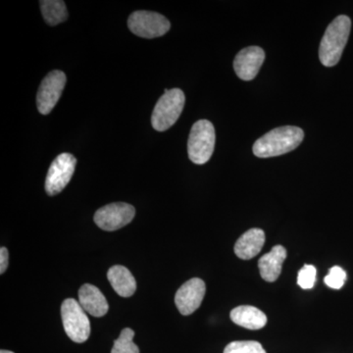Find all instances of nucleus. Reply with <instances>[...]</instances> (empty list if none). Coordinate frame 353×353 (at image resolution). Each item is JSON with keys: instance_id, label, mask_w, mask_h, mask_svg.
I'll use <instances>...</instances> for the list:
<instances>
[{"instance_id": "obj_1", "label": "nucleus", "mask_w": 353, "mask_h": 353, "mask_svg": "<svg viewBox=\"0 0 353 353\" xmlns=\"http://www.w3.org/2000/svg\"><path fill=\"white\" fill-rule=\"evenodd\" d=\"M303 139L304 132L301 128H276L255 141L253 153L259 158L280 157L299 148Z\"/></svg>"}, {"instance_id": "obj_2", "label": "nucleus", "mask_w": 353, "mask_h": 353, "mask_svg": "<svg viewBox=\"0 0 353 353\" xmlns=\"http://www.w3.org/2000/svg\"><path fill=\"white\" fill-rule=\"evenodd\" d=\"M352 20L347 15H340L332 21L323 36L319 48V59L326 67L339 63L348 41Z\"/></svg>"}, {"instance_id": "obj_3", "label": "nucleus", "mask_w": 353, "mask_h": 353, "mask_svg": "<svg viewBox=\"0 0 353 353\" xmlns=\"http://www.w3.org/2000/svg\"><path fill=\"white\" fill-rule=\"evenodd\" d=\"M185 102V94L180 88L165 90L164 94L158 99L152 112L153 129L158 132L170 129L182 114Z\"/></svg>"}, {"instance_id": "obj_4", "label": "nucleus", "mask_w": 353, "mask_h": 353, "mask_svg": "<svg viewBox=\"0 0 353 353\" xmlns=\"http://www.w3.org/2000/svg\"><path fill=\"white\" fill-rule=\"evenodd\" d=\"M215 129L208 120L194 123L188 141V153L190 161L202 165L209 161L215 148Z\"/></svg>"}, {"instance_id": "obj_5", "label": "nucleus", "mask_w": 353, "mask_h": 353, "mask_svg": "<svg viewBox=\"0 0 353 353\" xmlns=\"http://www.w3.org/2000/svg\"><path fill=\"white\" fill-rule=\"evenodd\" d=\"M61 317L65 333L77 343L90 338V322L81 304L74 299H65L61 305Z\"/></svg>"}, {"instance_id": "obj_6", "label": "nucleus", "mask_w": 353, "mask_h": 353, "mask_svg": "<svg viewBox=\"0 0 353 353\" xmlns=\"http://www.w3.org/2000/svg\"><path fill=\"white\" fill-rule=\"evenodd\" d=\"M128 26L132 34L143 39H155L164 36L171 24L165 16L152 11L139 10L132 14Z\"/></svg>"}, {"instance_id": "obj_7", "label": "nucleus", "mask_w": 353, "mask_h": 353, "mask_svg": "<svg viewBox=\"0 0 353 353\" xmlns=\"http://www.w3.org/2000/svg\"><path fill=\"white\" fill-rule=\"evenodd\" d=\"M77 159L70 153L58 155L50 167L46 180V192L53 196L60 194L75 173Z\"/></svg>"}, {"instance_id": "obj_8", "label": "nucleus", "mask_w": 353, "mask_h": 353, "mask_svg": "<svg viewBox=\"0 0 353 353\" xmlns=\"http://www.w3.org/2000/svg\"><path fill=\"white\" fill-rule=\"evenodd\" d=\"M136 215L134 206L125 202H115L99 208L95 212L94 222L104 231H117L127 226Z\"/></svg>"}, {"instance_id": "obj_9", "label": "nucleus", "mask_w": 353, "mask_h": 353, "mask_svg": "<svg viewBox=\"0 0 353 353\" xmlns=\"http://www.w3.org/2000/svg\"><path fill=\"white\" fill-rule=\"evenodd\" d=\"M66 75L60 70L50 72L43 79L37 95V105L39 113L48 115L57 105L66 85Z\"/></svg>"}, {"instance_id": "obj_10", "label": "nucleus", "mask_w": 353, "mask_h": 353, "mask_svg": "<svg viewBox=\"0 0 353 353\" xmlns=\"http://www.w3.org/2000/svg\"><path fill=\"white\" fill-rule=\"evenodd\" d=\"M205 283L199 278H192L178 290L175 296V304L181 314H192L199 308L205 296Z\"/></svg>"}, {"instance_id": "obj_11", "label": "nucleus", "mask_w": 353, "mask_h": 353, "mask_svg": "<svg viewBox=\"0 0 353 353\" xmlns=\"http://www.w3.org/2000/svg\"><path fill=\"white\" fill-rule=\"evenodd\" d=\"M265 52L259 46H248L236 54L234 69L239 78L243 81H252L264 63Z\"/></svg>"}, {"instance_id": "obj_12", "label": "nucleus", "mask_w": 353, "mask_h": 353, "mask_svg": "<svg viewBox=\"0 0 353 353\" xmlns=\"http://www.w3.org/2000/svg\"><path fill=\"white\" fill-rule=\"evenodd\" d=\"M79 303L83 310L94 317H103L108 312V303L97 287L85 284L79 290Z\"/></svg>"}, {"instance_id": "obj_13", "label": "nucleus", "mask_w": 353, "mask_h": 353, "mask_svg": "<svg viewBox=\"0 0 353 353\" xmlns=\"http://www.w3.org/2000/svg\"><path fill=\"white\" fill-rule=\"evenodd\" d=\"M287 259V250L283 245H276L259 261L260 275L266 282L273 283L280 277L283 263Z\"/></svg>"}, {"instance_id": "obj_14", "label": "nucleus", "mask_w": 353, "mask_h": 353, "mask_svg": "<svg viewBox=\"0 0 353 353\" xmlns=\"http://www.w3.org/2000/svg\"><path fill=\"white\" fill-rule=\"evenodd\" d=\"M265 243V233L261 229H250L236 241L234 253L239 259H252L261 252Z\"/></svg>"}, {"instance_id": "obj_15", "label": "nucleus", "mask_w": 353, "mask_h": 353, "mask_svg": "<svg viewBox=\"0 0 353 353\" xmlns=\"http://www.w3.org/2000/svg\"><path fill=\"white\" fill-rule=\"evenodd\" d=\"M108 278L118 296L130 297L136 292V279L129 269L122 265H115L108 270Z\"/></svg>"}, {"instance_id": "obj_16", "label": "nucleus", "mask_w": 353, "mask_h": 353, "mask_svg": "<svg viewBox=\"0 0 353 353\" xmlns=\"http://www.w3.org/2000/svg\"><path fill=\"white\" fill-rule=\"evenodd\" d=\"M231 320L234 324L248 330H260L267 324V316L254 306L243 305L231 311Z\"/></svg>"}, {"instance_id": "obj_17", "label": "nucleus", "mask_w": 353, "mask_h": 353, "mask_svg": "<svg viewBox=\"0 0 353 353\" xmlns=\"http://www.w3.org/2000/svg\"><path fill=\"white\" fill-rule=\"evenodd\" d=\"M39 3L43 19L48 25L61 24L68 18L66 4L62 0H41Z\"/></svg>"}, {"instance_id": "obj_18", "label": "nucleus", "mask_w": 353, "mask_h": 353, "mask_svg": "<svg viewBox=\"0 0 353 353\" xmlns=\"http://www.w3.org/2000/svg\"><path fill=\"white\" fill-rule=\"evenodd\" d=\"M134 332L126 328L121 332L119 338L114 341L111 353H139L138 345L134 343Z\"/></svg>"}, {"instance_id": "obj_19", "label": "nucleus", "mask_w": 353, "mask_h": 353, "mask_svg": "<svg viewBox=\"0 0 353 353\" xmlns=\"http://www.w3.org/2000/svg\"><path fill=\"white\" fill-rule=\"evenodd\" d=\"M224 353H266L261 343L255 341H232L225 347Z\"/></svg>"}, {"instance_id": "obj_20", "label": "nucleus", "mask_w": 353, "mask_h": 353, "mask_svg": "<svg viewBox=\"0 0 353 353\" xmlns=\"http://www.w3.org/2000/svg\"><path fill=\"white\" fill-rule=\"evenodd\" d=\"M347 280V273L340 266H334L330 269L328 275L324 279L325 284L334 290H340Z\"/></svg>"}, {"instance_id": "obj_21", "label": "nucleus", "mask_w": 353, "mask_h": 353, "mask_svg": "<svg viewBox=\"0 0 353 353\" xmlns=\"http://www.w3.org/2000/svg\"><path fill=\"white\" fill-rule=\"evenodd\" d=\"M316 268L313 265H304L299 272L297 284L301 289L309 290L314 287L316 282Z\"/></svg>"}, {"instance_id": "obj_22", "label": "nucleus", "mask_w": 353, "mask_h": 353, "mask_svg": "<svg viewBox=\"0 0 353 353\" xmlns=\"http://www.w3.org/2000/svg\"><path fill=\"white\" fill-rule=\"evenodd\" d=\"M9 253L6 248L0 250V274H3L8 267Z\"/></svg>"}, {"instance_id": "obj_23", "label": "nucleus", "mask_w": 353, "mask_h": 353, "mask_svg": "<svg viewBox=\"0 0 353 353\" xmlns=\"http://www.w3.org/2000/svg\"><path fill=\"white\" fill-rule=\"evenodd\" d=\"M0 353H14V352H9V350H2L1 352H0Z\"/></svg>"}]
</instances>
